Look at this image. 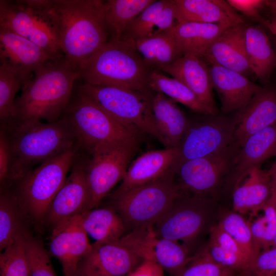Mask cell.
Masks as SVG:
<instances>
[{
  "mask_svg": "<svg viewBox=\"0 0 276 276\" xmlns=\"http://www.w3.org/2000/svg\"><path fill=\"white\" fill-rule=\"evenodd\" d=\"M12 156L11 188L34 166L79 145L68 119L63 116L54 122L15 121L1 126Z\"/></svg>",
  "mask_w": 276,
  "mask_h": 276,
  "instance_id": "6da1fadb",
  "label": "cell"
},
{
  "mask_svg": "<svg viewBox=\"0 0 276 276\" xmlns=\"http://www.w3.org/2000/svg\"><path fill=\"white\" fill-rule=\"evenodd\" d=\"M34 74L16 99L15 121L59 120L72 99L75 82L80 78L78 71L63 56L43 63Z\"/></svg>",
  "mask_w": 276,
  "mask_h": 276,
  "instance_id": "7a4b0ae2",
  "label": "cell"
},
{
  "mask_svg": "<svg viewBox=\"0 0 276 276\" xmlns=\"http://www.w3.org/2000/svg\"><path fill=\"white\" fill-rule=\"evenodd\" d=\"M105 1L53 0L60 49L66 61L77 71L109 39Z\"/></svg>",
  "mask_w": 276,
  "mask_h": 276,
  "instance_id": "3957f363",
  "label": "cell"
},
{
  "mask_svg": "<svg viewBox=\"0 0 276 276\" xmlns=\"http://www.w3.org/2000/svg\"><path fill=\"white\" fill-rule=\"evenodd\" d=\"M152 71L130 43L111 39L78 68L84 83L143 93L153 91L149 86Z\"/></svg>",
  "mask_w": 276,
  "mask_h": 276,
  "instance_id": "277c9868",
  "label": "cell"
},
{
  "mask_svg": "<svg viewBox=\"0 0 276 276\" xmlns=\"http://www.w3.org/2000/svg\"><path fill=\"white\" fill-rule=\"evenodd\" d=\"M170 167L152 181L119 194H112L113 206L123 219L126 233L154 226L180 194Z\"/></svg>",
  "mask_w": 276,
  "mask_h": 276,
  "instance_id": "5b68a950",
  "label": "cell"
},
{
  "mask_svg": "<svg viewBox=\"0 0 276 276\" xmlns=\"http://www.w3.org/2000/svg\"><path fill=\"white\" fill-rule=\"evenodd\" d=\"M63 115L68 119L83 150L109 144L139 146L141 142L143 133L120 123L78 91Z\"/></svg>",
  "mask_w": 276,
  "mask_h": 276,
  "instance_id": "8992f818",
  "label": "cell"
},
{
  "mask_svg": "<svg viewBox=\"0 0 276 276\" xmlns=\"http://www.w3.org/2000/svg\"><path fill=\"white\" fill-rule=\"evenodd\" d=\"M0 27L27 38L55 58L64 56L53 0H1Z\"/></svg>",
  "mask_w": 276,
  "mask_h": 276,
  "instance_id": "52a82bcc",
  "label": "cell"
},
{
  "mask_svg": "<svg viewBox=\"0 0 276 276\" xmlns=\"http://www.w3.org/2000/svg\"><path fill=\"white\" fill-rule=\"evenodd\" d=\"M79 145L38 165L11 188L28 215L44 220L48 208L66 178Z\"/></svg>",
  "mask_w": 276,
  "mask_h": 276,
  "instance_id": "ba28073f",
  "label": "cell"
},
{
  "mask_svg": "<svg viewBox=\"0 0 276 276\" xmlns=\"http://www.w3.org/2000/svg\"><path fill=\"white\" fill-rule=\"evenodd\" d=\"M77 91L86 97L120 123L148 134L167 147L154 120L153 91L143 93L110 86L83 83Z\"/></svg>",
  "mask_w": 276,
  "mask_h": 276,
  "instance_id": "9c48e42d",
  "label": "cell"
},
{
  "mask_svg": "<svg viewBox=\"0 0 276 276\" xmlns=\"http://www.w3.org/2000/svg\"><path fill=\"white\" fill-rule=\"evenodd\" d=\"M240 148L233 140L219 152L181 164L174 170L180 192L213 199L224 182L231 180Z\"/></svg>",
  "mask_w": 276,
  "mask_h": 276,
  "instance_id": "30bf717a",
  "label": "cell"
},
{
  "mask_svg": "<svg viewBox=\"0 0 276 276\" xmlns=\"http://www.w3.org/2000/svg\"><path fill=\"white\" fill-rule=\"evenodd\" d=\"M138 147L109 144L85 151L90 155L89 158H85L86 179L91 196L90 210L97 208L114 186L122 180Z\"/></svg>",
  "mask_w": 276,
  "mask_h": 276,
  "instance_id": "8fae6325",
  "label": "cell"
},
{
  "mask_svg": "<svg viewBox=\"0 0 276 276\" xmlns=\"http://www.w3.org/2000/svg\"><path fill=\"white\" fill-rule=\"evenodd\" d=\"M213 204V199L180 193L153 230L159 237L190 248L206 228Z\"/></svg>",
  "mask_w": 276,
  "mask_h": 276,
  "instance_id": "7c38bea8",
  "label": "cell"
},
{
  "mask_svg": "<svg viewBox=\"0 0 276 276\" xmlns=\"http://www.w3.org/2000/svg\"><path fill=\"white\" fill-rule=\"evenodd\" d=\"M235 114L204 115L189 123L182 137L177 158L171 168L174 170L182 163L208 156L228 146L234 140Z\"/></svg>",
  "mask_w": 276,
  "mask_h": 276,
  "instance_id": "4fadbf2b",
  "label": "cell"
},
{
  "mask_svg": "<svg viewBox=\"0 0 276 276\" xmlns=\"http://www.w3.org/2000/svg\"><path fill=\"white\" fill-rule=\"evenodd\" d=\"M119 241L143 260L155 263L172 276L177 275L194 255L188 246L157 236L153 226L130 231Z\"/></svg>",
  "mask_w": 276,
  "mask_h": 276,
  "instance_id": "5bb4252c",
  "label": "cell"
},
{
  "mask_svg": "<svg viewBox=\"0 0 276 276\" xmlns=\"http://www.w3.org/2000/svg\"><path fill=\"white\" fill-rule=\"evenodd\" d=\"M77 153L71 172L51 202L44 220L54 227L89 210L91 196L85 175V157Z\"/></svg>",
  "mask_w": 276,
  "mask_h": 276,
  "instance_id": "9a60e30c",
  "label": "cell"
},
{
  "mask_svg": "<svg viewBox=\"0 0 276 276\" xmlns=\"http://www.w3.org/2000/svg\"><path fill=\"white\" fill-rule=\"evenodd\" d=\"M81 215L65 220L53 227L49 251L61 263L64 276L74 274L80 262L92 248L83 226Z\"/></svg>",
  "mask_w": 276,
  "mask_h": 276,
  "instance_id": "2e32d148",
  "label": "cell"
},
{
  "mask_svg": "<svg viewBox=\"0 0 276 276\" xmlns=\"http://www.w3.org/2000/svg\"><path fill=\"white\" fill-rule=\"evenodd\" d=\"M143 260L119 241L93 244L80 262L76 272L86 276H126Z\"/></svg>",
  "mask_w": 276,
  "mask_h": 276,
  "instance_id": "e0dca14e",
  "label": "cell"
},
{
  "mask_svg": "<svg viewBox=\"0 0 276 276\" xmlns=\"http://www.w3.org/2000/svg\"><path fill=\"white\" fill-rule=\"evenodd\" d=\"M235 114L234 141L241 147L249 136L276 123V84L264 85Z\"/></svg>",
  "mask_w": 276,
  "mask_h": 276,
  "instance_id": "ac0fdd59",
  "label": "cell"
},
{
  "mask_svg": "<svg viewBox=\"0 0 276 276\" xmlns=\"http://www.w3.org/2000/svg\"><path fill=\"white\" fill-rule=\"evenodd\" d=\"M246 25L240 24L227 28L211 45L202 59L247 77L251 73L245 44Z\"/></svg>",
  "mask_w": 276,
  "mask_h": 276,
  "instance_id": "d6986e66",
  "label": "cell"
},
{
  "mask_svg": "<svg viewBox=\"0 0 276 276\" xmlns=\"http://www.w3.org/2000/svg\"><path fill=\"white\" fill-rule=\"evenodd\" d=\"M213 88L220 99L223 114L244 107L262 86L234 71L215 64H209Z\"/></svg>",
  "mask_w": 276,
  "mask_h": 276,
  "instance_id": "ffe728a7",
  "label": "cell"
},
{
  "mask_svg": "<svg viewBox=\"0 0 276 276\" xmlns=\"http://www.w3.org/2000/svg\"><path fill=\"white\" fill-rule=\"evenodd\" d=\"M272 176L268 170L255 167L235 182L232 194L234 211L256 216L271 194Z\"/></svg>",
  "mask_w": 276,
  "mask_h": 276,
  "instance_id": "44dd1931",
  "label": "cell"
},
{
  "mask_svg": "<svg viewBox=\"0 0 276 276\" xmlns=\"http://www.w3.org/2000/svg\"><path fill=\"white\" fill-rule=\"evenodd\" d=\"M54 59L57 58L27 38L0 27L1 61H7L27 77H33L38 66Z\"/></svg>",
  "mask_w": 276,
  "mask_h": 276,
  "instance_id": "7402d4cb",
  "label": "cell"
},
{
  "mask_svg": "<svg viewBox=\"0 0 276 276\" xmlns=\"http://www.w3.org/2000/svg\"><path fill=\"white\" fill-rule=\"evenodd\" d=\"M179 148L146 152L131 164L118 188L112 194H119L144 185L163 175L177 158Z\"/></svg>",
  "mask_w": 276,
  "mask_h": 276,
  "instance_id": "603a6c76",
  "label": "cell"
},
{
  "mask_svg": "<svg viewBox=\"0 0 276 276\" xmlns=\"http://www.w3.org/2000/svg\"><path fill=\"white\" fill-rule=\"evenodd\" d=\"M160 71L182 82L202 102L218 111L213 97L209 66L202 58L192 54L183 55Z\"/></svg>",
  "mask_w": 276,
  "mask_h": 276,
  "instance_id": "cb8c5ba5",
  "label": "cell"
},
{
  "mask_svg": "<svg viewBox=\"0 0 276 276\" xmlns=\"http://www.w3.org/2000/svg\"><path fill=\"white\" fill-rule=\"evenodd\" d=\"M178 24L186 22L221 24L232 26L245 24L224 0H174Z\"/></svg>",
  "mask_w": 276,
  "mask_h": 276,
  "instance_id": "d4e9b609",
  "label": "cell"
},
{
  "mask_svg": "<svg viewBox=\"0 0 276 276\" xmlns=\"http://www.w3.org/2000/svg\"><path fill=\"white\" fill-rule=\"evenodd\" d=\"M276 157V123L249 136L241 146L235 161L231 180L234 183L248 170L269 158Z\"/></svg>",
  "mask_w": 276,
  "mask_h": 276,
  "instance_id": "484cf974",
  "label": "cell"
},
{
  "mask_svg": "<svg viewBox=\"0 0 276 276\" xmlns=\"http://www.w3.org/2000/svg\"><path fill=\"white\" fill-rule=\"evenodd\" d=\"M152 109L156 125L167 147L179 148L189 120L176 102L162 93L153 91Z\"/></svg>",
  "mask_w": 276,
  "mask_h": 276,
  "instance_id": "4316f807",
  "label": "cell"
},
{
  "mask_svg": "<svg viewBox=\"0 0 276 276\" xmlns=\"http://www.w3.org/2000/svg\"><path fill=\"white\" fill-rule=\"evenodd\" d=\"M221 24L186 22L172 29L182 55L192 54L202 58L215 40L228 27Z\"/></svg>",
  "mask_w": 276,
  "mask_h": 276,
  "instance_id": "83f0119b",
  "label": "cell"
},
{
  "mask_svg": "<svg viewBox=\"0 0 276 276\" xmlns=\"http://www.w3.org/2000/svg\"><path fill=\"white\" fill-rule=\"evenodd\" d=\"M246 51L252 72L265 85L276 68V53L269 38L260 26L246 27Z\"/></svg>",
  "mask_w": 276,
  "mask_h": 276,
  "instance_id": "f1b7e54d",
  "label": "cell"
},
{
  "mask_svg": "<svg viewBox=\"0 0 276 276\" xmlns=\"http://www.w3.org/2000/svg\"><path fill=\"white\" fill-rule=\"evenodd\" d=\"M82 225L94 244L118 242L126 233L125 223L113 206L96 208L81 214Z\"/></svg>",
  "mask_w": 276,
  "mask_h": 276,
  "instance_id": "f546056e",
  "label": "cell"
},
{
  "mask_svg": "<svg viewBox=\"0 0 276 276\" xmlns=\"http://www.w3.org/2000/svg\"><path fill=\"white\" fill-rule=\"evenodd\" d=\"M130 43L152 70L160 71L182 56L172 29Z\"/></svg>",
  "mask_w": 276,
  "mask_h": 276,
  "instance_id": "4dcf8cb0",
  "label": "cell"
},
{
  "mask_svg": "<svg viewBox=\"0 0 276 276\" xmlns=\"http://www.w3.org/2000/svg\"><path fill=\"white\" fill-rule=\"evenodd\" d=\"M29 216L10 189L1 191L0 250L30 233L27 227Z\"/></svg>",
  "mask_w": 276,
  "mask_h": 276,
  "instance_id": "1f68e13d",
  "label": "cell"
},
{
  "mask_svg": "<svg viewBox=\"0 0 276 276\" xmlns=\"http://www.w3.org/2000/svg\"><path fill=\"white\" fill-rule=\"evenodd\" d=\"M149 86L153 91L163 94L175 102L184 105L195 113L202 115L218 113V111L202 102L182 82L174 78L167 76L160 71H152Z\"/></svg>",
  "mask_w": 276,
  "mask_h": 276,
  "instance_id": "d6a6232c",
  "label": "cell"
},
{
  "mask_svg": "<svg viewBox=\"0 0 276 276\" xmlns=\"http://www.w3.org/2000/svg\"><path fill=\"white\" fill-rule=\"evenodd\" d=\"M155 0L105 1V21L109 39L121 40L128 26Z\"/></svg>",
  "mask_w": 276,
  "mask_h": 276,
  "instance_id": "836d02e7",
  "label": "cell"
},
{
  "mask_svg": "<svg viewBox=\"0 0 276 276\" xmlns=\"http://www.w3.org/2000/svg\"><path fill=\"white\" fill-rule=\"evenodd\" d=\"M32 78L27 77L8 62L1 61V126L9 124L16 120V95L24 84Z\"/></svg>",
  "mask_w": 276,
  "mask_h": 276,
  "instance_id": "e575fe53",
  "label": "cell"
},
{
  "mask_svg": "<svg viewBox=\"0 0 276 276\" xmlns=\"http://www.w3.org/2000/svg\"><path fill=\"white\" fill-rule=\"evenodd\" d=\"M218 224L237 243L251 265L260 252L254 243L249 222L234 211L224 213Z\"/></svg>",
  "mask_w": 276,
  "mask_h": 276,
  "instance_id": "d590c367",
  "label": "cell"
},
{
  "mask_svg": "<svg viewBox=\"0 0 276 276\" xmlns=\"http://www.w3.org/2000/svg\"><path fill=\"white\" fill-rule=\"evenodd\" d=\"M169 1H155L148 6L128 26L121 40L132 42L154 35L159 14Z\"/></svg>",
  "mask_w": 276,
  "mask_h": 276,
  "instance_id": "8d00e7d4",
  "label": "cell"
},
{
  "mask_svg": "<svg viewBox=\"0 0 276 276\" xmlns=\"http://www.w3.org/2000/svg\"><path fill=\"white\" fill-rule=\"evenodd\" d=\"M261 211V216L248 221L254 243L260 252L273 246L276 237V208L271 195Z\"/></svg>",
  "mask_w": 276,
  "mask_h": 276,
  "instance_id": "74e56055",
  "label": "cell"
},
{
  "mask_svg": "<svg viewBox=\"0 0 276 276\" xmlns=\"http://www.w3.org/2000/svg\"><path fill=\"white\" fill-rule=\"evenodd\" d=\"M30 276H57L42 241L29 233L21 237Z\"/></svg>",
  "mask_w": 276,
  "mask_h": 276,
  "instance_id": "f35d334b",
  "label": "cell"
},
{
  "mask_svg": "<svg viewBox=\"0 0 276 276\" xmlns=\"http://www.w3.org/2000/svg\"><path fill=\"white\" fill-rule=\"evenodd\" d=\"M1 276H30L21 238L7 246L0 254Z\"/></svg>",
  "mask_w": 276,
  "mask_h": 276,
  "instance_id": "ab89813d",
  "label": "cell"
},
{
  "mask_svg": "<svg viewBox=\"0 0 276 276\" xmlns=\"http://www.w3.org/2000/svg\"><path fill=\"white\" fill-rule=\"evenodd\" d=\"M236 274L214 262L203 248L196 252L175 276H237Z\"/></svg>",
  "mask_w": 276,
  "mask_h": 276,
  "instance_id": "60d3db41",
  "label": "cell"
},
{
  "mask_svg": "<svg viewBox=\"0 0 276 276\" xmlns=\"http://www.w3.org/2000/svg\"><path fill=\"white\" fill-rule=\"evenodd\" d=\"M227 2L234 10L241 12L249 19L270 30V23L261 13L264 9L266 0H227Z\"/></svg>",
  "mask_w": 276,
  "mask_h": 276,
  "instance_id": "b9f144b4",
  "label": "cell"
},
{
  "mask_svg": "<svg viewBox=\"0 0 276 276\" xmlns=\"http://www.w3.org/2000/svg\"><path fill=\"white\" fill-rule=\"evenodd\" d=\"M276 274V247L262 250L252 263L246 276Z\"/></svg>",
  "mask_w": 276,
  "mask_h": 276,
  "instance_id": "7bdbcfd3",
  "label": "cell"
},
{
  "mask_svg": "<svg viewBox=\"0 0 276 276\" xmlns=\"http://www.w3.org/2000/svg\"><path fill=\"white\" fill-rule=\"evenodd\" d=\"M12 167V156L8 139L0 129V185L1 191L9 189L10 186Z\"/></svg>",
  "mask_w": 276,
  "mask_h": 276,
  "instance_id": "ee69618b",
  "label": "cell"
},
{
  "mask_svg": "<svg viewBox=\"0 0 276 276\" xmlns=\"http://www.w3.org/2000/svg\"><path fill=\"white\" fill-rule=\"evenodd\" d=\"M210 239L216 242L225 249L245 260L251 266L250 262L243 253L237 243L218 223L210 228Z\"/></svg>",
  "mask_w": 276,
  "mask_h": 276,
  "instance_id": "f6af8a7d",
  "label": "cell"
},
{
  "mask_svg": "<svg viewBox=\"0 0 276 276\" xmlns=\"http://www.w3.org/2000/svg\"><path fill=\"white\" fill-rule=\"evenodd\" d=\"M126 276H165L164 271L155 263L144 260L133 271Z\"/></svg>",
  "mask_w": 276,
  "mask_h": 276,
  "instance_id": "bcb514c9",
  "label": "cell"
},
{
  "mask_svg": "<svg viewBox=\"0 0 276 276\" xmlns=\"http://www.w3.org/2000/svg\"><path fill=\"white\" fill-rule=\"evenodd\" d=\"M264 10H267V15L266 18L271 25L269 31L276 36V0H266Z\"/></svg>",
  "mask_w": 276,
  "mask_h": 276,
  "instance_id": "7dc6e473",
  "label": "cell"
},
{
  "mask_svg": "<svg viewBox=\"0 0 276 276\" xmlns=\"http://www.w3.org/2000/svg\"><path fill=\"white\" fill-rule=\"evenodd\" d=\"M271 197L272 198L275 206L276 208V176L272 175V188ZM273 246L276 247V237L274 242Z\"/></svg>",
  "mask_w": 276,
  "mask_h": 276,
  "instance_id": "c3c4849f",
  "label": "cell"
},
{
  "mask_svg": "<svg viewBox=\"0 0 276 276\" xmlns=\"http://www.w3.org/2000/svg\"><path fill=\"white\" fill-rule=\"evenodd\" d=\"M268 171L271 176L276 174V159L271 168Z\"/></svg>",
  "mask_w": 276,
  "mask_h": 276,
  "instance_id": "681fc988",
  "label": "cell"
},
{
  "mask_svg": "<svg viewBox=\"0 0 276 276\" xmlns=\"http://www.w3.org/2000/svg\"><path fill=\"white\" fill-rule=\"evenodd\" d=\"M71 276H86V275L81 274L78 272H76L74 274H73Z\"/></svg>",
  "mask_w": 276,
  "mask_h": 276,
  "instance_id": "f907efd6",
  "label": "cell"
},
{
  "mask_svg": "<svg viewBox=\"0 0 276 276\" xmlns=\"http://www.w3.org/2000/svg\"><path fill=\"white\" fill-rule=\"evenodd\" d=\"M264 276H276V274H268Z\"/></svg>",
  "mask_w": 276,
  "mask_h": 276,
  "instance_id": "816d5d0a",
  "label": "cell"
},
{
  "mask_svg": "<svg viewBox=\"0 0 276 276\" xmlns=\"http://www.w3.org/2000/svg\"><path fill=\"white\" fill-rule=\"evenodd\" d=\"M275 37H276V36H275ZM274 51H275V53H276V45H275V49H274Z\"/></svg>",
  "mask_w": 276,
  "mask_h": 276,
  "instance_id": "f5cc1de1",
  "label": "cell"
},
{
  "mask_svg": "<svg viewBox=\"0 0 276 276\" xmlns=\"http://www.w3.org/2000/svg\"><path fill=\"white\" fill-rule=\"evenodd\" d=\"M275 175V176H276V174H274V175ZM271 176H272V175H271Z\"/></svg>",
  "mask_w": 276,
  "mask_h": 276,
  "instance_id": "db71d44e",
  "label": "cell"
}]
</instances>
